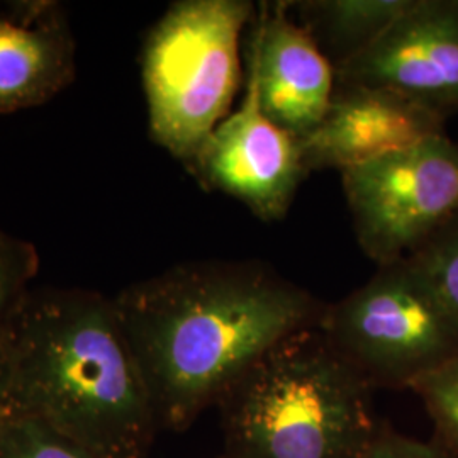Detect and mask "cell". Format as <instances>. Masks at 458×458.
Instances as JSON below:
<instances>
[{"label":"cell","mask_w":458,"mask_h":458,"mask_svg":"<svg viewBox=\"0 0 458 458\" xmlns=\"http://www.w3.org/2000/svg\"><path fill=\"white\" fill-rule=\"evenodd\" d=\"M445 115L389 89L336 82L318 128L301 140L306 172L340 170L443 134Z\"/></svg>","instance_id":"obj_9"},{"label":"cell","mask_w":458,"mask_h":458,"mask_svg":"<svg viewBox=\"0 0 458 458\" xmlns=\"http://www.w3.org/2000/svg\"><path fill=\"white\" fill-rule=\"evenodd\" d=\"M336 82L389 89L446 117L458 109V0H411Z\"/></svg>","instance_id":"obj_8"},{"label":"cell","mask_w":458,"mask_h":458,"mask_svg":"<svg viewBox=\"0 0 458 458\" xmlns=\"http://www.w3.org/2000/svg\"><path fill=\"white\" fill-rule=\"evenodd\" d=\"M318 329L374 389H410L458 355L457 323L408 257L327 304Z\"/></svg>","instance_id":"obj_5"},{"label":"cell","mask_w":458,"mask_h":458,"mask_svg":"<svg viewBox=\"0 0 458 458\" xmlns=\"http://www.w3.org/2000/svg\"><path fill=\"white\" fill-rule=\"evenodd\" d=\"M340 174L357 242L377 267L410 257L458 213V143L445 132Z\"/></svg>","instance_id":"obj_6"},{"label":"cell","mask_w":458,"mask_h":458,"mask_svg":"<svg viewBox=\"0 0 458 458\" xmlns=\"http://www.w3.org/2000/svg\"><path fill=\"white\" fill-rule=\"evenodd\" d=\"M408 259L437 293L458 327V213L418 246Z\"/></svg>","instance_id":"obj_13"},{"label":"cell","mask_w":458,"mask_h":458,"mask_svg":"<svg viewBox=\"0 0 458 458\" xmlns=\"http://www.w3.org/2000/svg\"><path fill=\"white\" fill-rule=\"evenodd\" d=\"M185 170L200 187L240 200L267 223L285 217L308 175L301 141L263 114L250 72L240 107L217 124Z\"/></svg>","instance_id":"obj_7"},{"label":"cell","mask_w":458,"mask_h":458,"mask_svg":"<svg viewBox=\"0 0 458 458\" xmlns=\"http://www.w3.org/2000/svg\"><path fill=\"white\" fill-rule=\"evenodd\" d=\"M39 255L33 243L0 231V338L17 308L31 291Z\"/></svg>","instance_id":"obj_16"},{"label":"cell","mask_w":458,"mask_h":458,"mask_svg":"<svg viewBox=\"0 0 458 458\" xmlns=\"http://www.w3.org/2000/svg\"><path fill=\"white\" fill-rule=\"evenodd\" d=\"M0 458L98 457L39 421L5 412L0 423Z\"/></svg>","instance_id":"obj_15"},{"label":"cell","mask_w":458,"mask_h":458,"mask_svg":"<svg viewBox=\"0 0 458 458\" xmlns=\"http://www.w3.org/2000/svg\"><path fill=\"white\" fill-rule=\"evenodd\" d=\"M5 410L98 458H147L160 431L113 297L31 289L0 338Z\"/></svg>","instance_id":"obj_2"},{"label":"cell","mask_w":458,"mask_h":458,"mask_svg":"<svg viewBox=\"0 0 458 458\" xmlns=\"http://www.w3.org/2000/svg\"><path fill=\"white\" fill-rule=\"evenodd\" d=\"M410 389L429 414L433 440L458 458V355L416 378Z\"/></svg>","instance_id":"obj_14"},{"label":"cell","mask_w":458,"mask_h":458,"mask_svg":"<svg viewBox=\"0 0 458 458\" xmlns=\"http://www.w3.org/2000/svg\"><path fill=\"white\" fill-rule=\"evenodd\" d=\"M5 403H4V394H2V386H0V423H2V420H4V416H5Z\"/></svg>","instance_id":"obj_18"},{"label":"cell","mask_w":458,"mask_h":458,"mask_svg":"<svg viewBox=\"0 0 458 458\" xmlns=\"http://www.w3.org/2000/svg\"><path fill=\"white\" fill-rule=\"evenodd\" d=\"M253 17L250 68L263 114L299 141L327 113L336 70L299 22L287 2H263Z\"/></svg>","instance_id":"obj_10"},{"label":"cell","mask_w":458,"mask_h":458,"mask_svg":"<svg viewBox=\"0 0 458 458\" xmlns=\"http://www.w3.org/2000/svg\"><path fill=\"white\" fill-rule=\"evenodd\" d=\"M160 431H185L284 338L319 325V299L260 262H191L113 297Z\"/></svg>","instance_id":"obj_1"},{"label":"cell","mask_w":458,"mask_h":458,"mask_svg":"<svg viewBox=\"0 0 458 458\" xmlns=\"http://www.w3.org/2000/svg\"><path fill=\"white\" fill-rule=\"evenodd\" d=\"M357 458H455L435 440L423 442L380 423L376 437Z\"/></svg>","instance_id":"obj_17"},{"label":"cell","mask_w":458,"mask_h":458,"mask_svg":"<svg viewBox=\"0 0 458 458\" xmlns=\"http://www.w3.org/2000/svg\"><path fill=\"white\" fill-rule=\"evenodd\" d=\"M250 0H179L149 30L141 53L149 138L183 166L228 117L240 87V38Z\"/></svg>","instance_id":"obj_4"},{"label":"cell","mask_w":458,"mask_h":458,"mask_svg":"<svg viewBox=\"0 0 458 458\" xmlns=\"http://www.w3.org/2000/svg\"><path fill=\"white\" fill-rule=\"evenodd\" d=\"M75 79V43L53 5L33 21L0 19V114L41 106Z\"/></svg>","instance_id":"obj_11"},{"label":"cell","mask_w":458,"mask_h":458,"mask_svg":"<svg viewBox=\"0 0 458 458\" xmlns=\"http://www.w3.org/2000/svg\"><path fill=\"white\" fill-rule=\"evenodd\" d=\"M411 0H306L289 2L299 24L338 70L374 45Z\"/></svg>","instance_id":"obj_12"},{"label":"cell","mask_w":458,"mask_h":458,"mask_svg":"<svg viewBox=\"0 0 458 458\" xmlns=\"http://www.w3.org/2000/svg\"><path fill=\"white\" fill-rule=\"evenodd\" d=\"M216 458H234V457H231V455H228V454H223V455H219V457H216Z\"/></svg>","instance_id":"obj_19"},{"label":"cell","mask_w":458,"mask_h":458,"mask_svg":"<svg viewBox=\"0 0 458 458\" xmlns=\"http://www.w3.org/2000/svg\"><path fill=\"white\" fill-rule=\"evenodd\" d=\"M374 386L318 327L284 338L217 403L234 458H357L380 420Z\"/></svg>","instance_id":"obj_3"}]
</instances>
